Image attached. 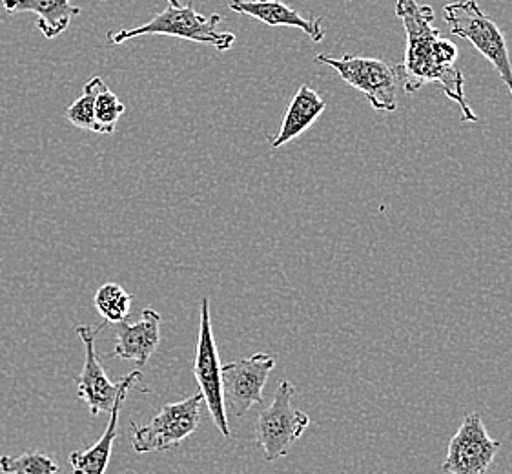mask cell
<instances>
[{
    "label": "cell",
    "instance_id": "cell-1",
    "mask_svg": "<svg viewBox=\"0 0 512 474\" xmlns=\"http://www.w3.org/2000/svg\"><path fill=\"white\" fill-rule=\"evenodd\" d=\"M396 17L403 22L405 61L396 66L403 92L416 93L427 84H440L443 93L460 106L463 123H478L465 99V79L456 66L458 48L434 28L436 11L418 0H396Z\"/></svg>",
    "mask_w": 512,
    "mask_h": 474
},
{
    "label": "cell",
    "instance_id": "cell-2",
    "mask_svg": "<svg viewBox=\"0 0 512 474\" xmlns=\"http://www.w3.org/2000/svg\"><path fill=\"white\" fill-rule=\"evenodd\" d=\"M221 22L223 17L219 13H212L206 17L199 11H195L192 4L179 6V8L168 4L166 10L157 13L152 21L146 22L143 26L110 33L108 42L112 46H117L143 35H166V37L197 42V44H206L216 48L217 52H228L236 42V35L230 31L219 30Z\"/></svg>",
    "mask_w": 512,
    "mask_h": 474
},
{
    "label": "cell",
    "instance_id": "cell-3",
    "mask_svg": "<svg viewBox=\"0 0 512 474\" xmlns=\"http://www.w3.org/2000/svg\"><path fill=\"white\" fill-rule=\"evenodd\" d=\"M443 21L452 35L471 42L494 66L512 95V64L502 30L483 13L476 0L451 2L443 8Z\"/></svg>",
    "mask_w": 512,
    "mask_h": 474
},
{
    "label": "cell",
    "instance_id": "cell-4",
    "mask_svg": "<svg viewBox=\"0 0 512 474\" xmlns=\"http://www.w3.org/2000/svg\"><path fill=\"white\" fill-rule=\"evenodd\" d=\"M316 62L334 68L345 83L367 97L374 110L396 112L400 77L398 70L387 62L352 53L343 57L319 53Z\"/></svg>",
    "mask_w": 512,
    "mask_h": 474
},
{
    "label": "cell",
    "instance_id": "cell-5",
    "mask_svg": "<svg viewBox=\"0 0 512 474\" xmlns=\"http://www.w3.org/2000/svg\"><path fill=\"white\" fill-rule=\"evenodd\" d=\"M203 394L197 392L183 402L163 405L146 425L132 422V447L135 453H163L183 444L199 429Z\"/></svg>",
    "mask_w": 512,
    "mask_h": 474
},
{
    "label": "cell",
    "instance_id": "cell-6",
    "mask_svg": "<svg viewBox=\"0 0 512 474\" xmlns=\"http://www.w3.org/2000/svg\"><path fill=\"white\" fill-rule=\"evenodd\" d=\"M296 387L283 380L277 387L274 400L263 409L256 420V442L267 462H276L287 456L301 434L310 425V416L292 405Z\"/></svg>",
    "mask_w": 512,
    "mask_h": 474
},
{
    "label": "cell",
    "instance_id": "cell-7",
    "mask_svg": "<svg viewBox=\"0 0 512 474\" xmlns=\"http://www.w3.org/2000/svg\"><path fill=\"white\" fill-rule=\"evenodd\" d=\"M221 360L217 351L214 329H212V314H210V299H201L199 310V340L195 347L194 376L195 382L205 398L206 409L210 418L216 423L219 433L225 438L232 436L228 418H226L225 392H223V376H221Z\"/></svg>",
    "mask_w": 512,
    "mask_h": 474
},
{
    "label": "cell",
    "instance_id": "cell-8",
    "mask_svg": "<svg viewBox=\"0 0 512 474\" xmlns=\"http://www.w3.org/2000/svg\"><path fill=\"white\" fill-rule=\"evenodd\" d=\"M500 449L502 442L489 434L482 414H467L460 429L452 436L443 471L447 474H487Z\"/></svg>",
    "mask_w": 512,
    "mask_h": 474
},
{
    "label": "cell",
    "instance_id": "cell-9",
    "mask_svg": "<svg viewBox=\"0 0 512 474\" xmlns=\"http://www.w3.org/2000/svg\"><path fill=\"white\" fill-rule=\"evenodd\" d=\"M276 367V358L257 352L245 360L232 361L221 367L225 403L236 416H245L256 403H263V389L270 372Z\"/></svg>",
    "mask_w": 512,
    "mask_h": 474
},
{
    "label": "cell",
    "instance_id": "cell-10",
    "mask_svg": "<svg viewBox=\"0 0 512 474\" xmlns=\"http://www.w3.org/2000/svg\"><path fill=\"white\" fill-rule=\"evenodd\" d=\"M103 327H92V325H79L75 332L81 338L82 345L86 349L84 356V367L81 376L77 380V396L82 402L88 405V411L92 416H101L112 411L115 396L119 391V382L113 383L110 376L104 371L103 363L99 354L95 351L97 334L103 332Z\"/></svg>",
    "mask_w": 512,
    "mask_h": 474
},
{
    "label": "cell",
    "instance_id": "cell-11",
    "mask_svg": "<svg viewBox=\"0 0 512 474\" xmlns=\"http://www.w3.org/2000/svg\"><path fill=\"white\" fill-rule=\"evenodd\" d=\"M141 380H143V374L139 371L130 372L119 380V391L115 396V402H113L112 411H110V422L106 425L103 436L90 449L73 451L70 454L73 474H106L110 458H112L115 438L119 436V414L123 409L126 394L130 392L135 383H139Z\"/></svg>",
    "mask_w": 512,
    "mask_h": 474
},
{
    "label": "cell",
    "instance_id": "cell-12",
    "mask_svg": "<svg viewBox=\"0 0 512 474\" xmlns=\"http://www.w3.org/2000/svg\"><path fill=\"white\" fill-rule=\"evenodd\" d=\"M161 321L163 318L159 312L144 309L135 323H128V320L117 323L113 356L119 360L135 361L139 367H144L161 343Z\"/></svg>",
    "mask_w": 512,
    "mask_h": 474
},
{
    "label": "cell",
    "instance_id": "cell-13",
    "mask_svg": "<svg viewBox=\"0 0 512 474\" xmlns=\"http://www.w3.org/2000/svg\"><path fill=\"white\" fill-rule=\"evenodd\" d=\"M228 8L239 15H248L252 19L265 22L267 26H288L305 31L314 42L325 39V31L321 28V19L308 21L299 11L288 8L279 0H230Z\"/></svg>",
    "mask_w": 512,
    "mask_h": 474
},
{
    "label": "cell",
    "instance_id": "cell-14",
    "mask_svg": "<svg viewBox=\"0 0 512 474\" xmlns=\"http://www.w3.org/2000/svg\"><path fill=\"white\" fill-rule=\"evenodd\" d=\"M2 8L11 13H35L37 28L46 39H55L68 30L73 17L81 15V8L70 0H2Z\"/></svg>",
    "mask_w": 512,
    "mask_h": 474
},
{
    "label": "cell",
    "instance_id": "cell-15",
    "mask_svg": "<svg viewBox=\"0 0 512 474\" xmlns=\"http://www.w3.org/2000/svg\"><path fill=\"white\" fill-rule=\"evenodd\" d=\"M327 103L314 92L310 86H301L292 101L288 104L287 114L281 124V130L272 141V148H281L290 141H294L299 135L305 134L312 124L318 121L325 112Z\"/></svg>",
    "mask_w": 512,
    "mask_h": 474
},
{
    "label": "cell",
    "instance_id": "cell-16",
    "mask_svg": "<svg viewBox=\"0 0 512 474\" xmlns=\"http://www.w3.org/2000/svg\"><path fill=\"white\" fill-rule=\"evenodd\" d=\"M93 303L106 323H121L130 316L132 294L126 292L119 283H104L103 287L95 292Z\"/></svg>",
    "mask_w": 512,
    "mask_h": 474
},
{
    "label": "cell",
    "instance_id": "cell-17",
    "mask_svg": "<svg viewBox=\"0 0 512 474\" xmlns=\"http://www.w3.org/2000/svg\"><path fill=\"white\" fill-rule=\"evenodd\" d=\"M101 77H93L92 81H88L86 86L82 88L81 97L75 99L68 110H66V119L79 130L86 132H95V99L97 93L101 92L104 86Z\"/></svg>",
    "mask_w": 512,
    "mask_h": 474
},
{
    "label": "cell",
    "instance_id": "cell-18",
    "mask_svg": "<svg viewBox=\"0 0 512 474\" xmlns=\"http://www.w3.org/2000/svg\"><path fill=\"white\" fill-rule=\"evenodd\" d=\"M0 471L6 474H59L61 467L48 454L28 451L21 456H0Z\"/></svg>",
    "mask_w": 512,
    "mask_h": 474
},
{
    "label": "cell",
    "instance_id": "cell-19",
    "mask_svg": "<svg viewBox=\"0 0 512 474\" xmlns=\"http://www.w3.org/2000/svg\"><path fill=\"white\" fill-rule=\"evenodd\" d=\"M124 112H126V106L104 84L95 99V134H113Z\"/></svg>",
    "mask_w": 512,
    "mask_h": 474
},
{
    "label": "cell",
    "instance_id": "cell-20",
    "mask_svg": "<svg viewBox=\"0 0 512 474\" xmlns=\"http://www.w3.org/2000/svg\"><path fill=\"white\" fill-rule=\"evenodd\" d=\"M168 4H170V6H175V8H179V6H181V2H179V0H168Z\"/></svg>",
    "mask_w": 512,
    "mask_h": 474
},
{
    "label": "cell",
    "instance_id": "cell-21",
    "mask_svg": "<svg viewBox=\"0 0 512 474\" xmlns=\"http://www.w3.org/2000/svg\"><path fill=\"white\" fill-rule=\"evenodd\" d=\"M101 2H104V0H101Z\"/></svg>",
    "mask_w": 512,
    "mask_h": 474
}]
</instances>
